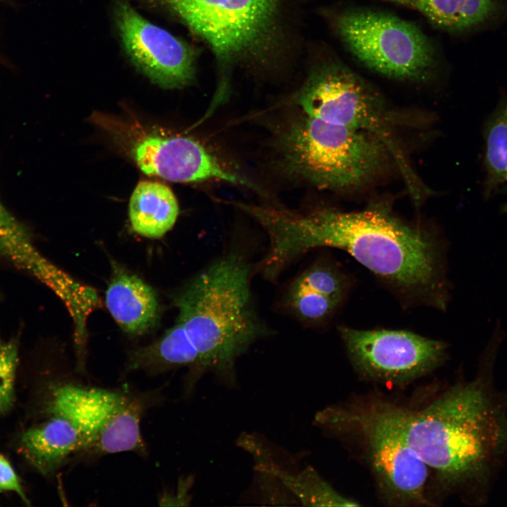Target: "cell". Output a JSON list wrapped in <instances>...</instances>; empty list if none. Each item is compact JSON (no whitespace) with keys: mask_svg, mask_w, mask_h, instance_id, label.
I'll list each match as a JSON object with an SVG mask.
<instances>
[{"mask_svg":"<svg viewBox=\"0 0 507 507\" xmlns=\"http://www.w3.org/2000/svg\"><path fill=\"white\" fill-rule=\"evenodd\" d=\"M256 219L269 246L263 256L281 273L295 259L321 247L343 250L402 295L444 310L447 286L439 242L384 206L360 211L323 208L297 211L262 206Z\"/></svg>","mask_w":507,"mask_h":507,"instance_id":"1","label":"cell"},{"mask_svg":"<svg viewBox=\"0 0 507 507\" xmlns=\"http://www.w3.org/2000/svg\"><path fill=\"white\" fill-rule=\"evenodd\" d=\"M498 346L490 340L484 370L474 380L456 384L419 411L396 406L408 442L439 483L472 494L479 504L507 456V393L494 389L492 365L487 372Z\"/></svg>","mask_w":507,"mask_h":507,"instance_id":"2","label":"cell"},{"mask_svg":"<svg viewBox=\"0 0 507 507\" xmlns=\"http://www.w3.org/2000/svg\"><path fill=\"white\" fill-rule=\"evenodd\" d=\"M255 264L230 247L188 280L173 296L178 320L194 344L201 372L230 375L237 359L271 331L251 289Z\"/></svg>","mask_w":507,"mask_h":507,"instance_id":"3","label":"cell"},{"mask_svg":"<svg viewBox=\"0 0 507 507\" xmlns=\"http://www.w3.org/2000/svg\"><path fill=\"white\" fill-rule=\"evenodd\" d=\"M139 1L174 17L212 49L218 77L206 119L227 101L236 66L264 65L279 47L280 0Z\"/></svg>","mask_w":507,"mask_h":507,"instance_id":"4","label":"cell"},{"mask_svg":"<svg viewBox=\"0 0 507 507\" xmlns=\"http://www.w3.org/2000/svg\"><path fill=\"white\" fill-rule=\"evenodd\" d=\"M279 150L286 168L322 189L361 186L391 154L376 137L306 114L281 134Z\"/></svg>","mask_w":507,"mask_h":507,"instance_id":"5","label":"cell"},{"mask_svg":"<svg viewBox=\"0 0 507 507\" xmlns=\"http://www.w3.org/2000/svg\"><path fill=\"white\" fill-rule=\"evenodd\" d=\"M316 421L344 428L361 439L382 495L399 505L427 503L429 468L410 445L396 415V406L374 402L350 409L327 408Z\"/></svg>","mask_w":507,"mask_h":507,"instance_id":"6","label":"cell"},{"mask_svg":"<svg viewBox=\"0 0 507 507\" xmlns=\"http://www.w3.org/2000/svg\"><path fill=\"white\" fill-rule=\"evenodd\" d=\"M334 28L350 53L369 69L404 81L427 80L437 65L432 42L414 23L368 8L340 13Z\"/></svg>","mask_w":507,"mask_h":507,"instance_id":"7","label":"cell"},{"mask_svg":"<svg viewBox=\"0 0 507 507\" xmlns=\"http://www.w3.org/2000/svg\"><path fill=\"white\" fill-rule=\"evenodd\" d=\"M292 102L308 115L378 138L413 187L415 175L395 139L392 118L381 96L346 65L329 61L316 67Z\"/></svg>","mask_w":507,"mask_h":507,"instance_id":"8","label":"cell"},{"mask_svg":"<svg viewBox=\"0 0 507 507\" xmlns=\"http://www.w3.org/2000/svg\"><path fill=\"white\" fill-rule=\"evenodd\" d=\"M130 118L95 112L89 120L108 133L144 173L177 182L219 180L259 190L250 180L225 168L196 140L152 130Z\"/></svg>","mask_w":507,"mask_h":507,"instance_id":"9","label":"cell"},{"mask_svg":"<svg viewBox=\"0 0 507 507\" xmlns=\"http://www.w3.org/2000/svg\"><path fill=\"white\" fill-rule=\"evenodd\" d=\"M146 400L119 391L65 383L52 387L46 410L61 412L77 423L86 439L83 454H145L140 421Z\"/></svg>","mask_w":507,"mask_h":507,"instance_id":"10","label":"cell"},{"mask_svg":"<svg viewBox=\"0 0 507 507\" xmlns=\"http://www.w3.org/2000/svg\"><path fill=\"white\" fill-rule=\"evenodd\" d=\"M355 369L374 381L401 384L426 375L446 359L447 344L403 330L339 327Z\"/></svg>","mask_w":507,"mask_h":507,"instance_id":"11","label":"cell"},{"mask_svg":"<svg viewBox=\"0 0 507 507\" xmlns=\"http://www.w3.org/2000/svg\"><path fill=\"white\" fill-rule=\"evenodd\" d=\"M113 16L125 54L151 82L164 89L192 82L194 47L144 18L127 0H115Z\"/></svg>","mask_w":507,"mask_h":507,"instance_id":"12","label":"cell"},{"mask_svg":"<svg viewBox=\"0 0 507 507\" xmlns=\"http://www.w3.org/2000/svg\"><path fill=\"white\" fill-rule=\"evenodd\" d=\"M349 288V277L337 264L328 259H317L287 284L280 306L304 326L318 327L335 315Z\"/></svg>","mask_w":507,"mask_h":507,"instance_id":"13","label":"cell"},{"mask_svg":"<svg viewBox=\"0 0 507 507\" xmlns=\"http://www.w3.org/2000/svg\"><path fill=\"white\" fill-rule=\"evenodd\" d=\"M49 418L25 430L20 438L21 451L40 473L50 475L71 456L83 454L84 434L77 423L58 411L46 410Z\"/></svg>","mask_w":507,"mask_h":507,"instance_id":"14","label":"cell"},{"mask_svg":"<svg viewBox=\"0 0 507 507\" xmlns=\"http://www.w3.org/2000/svg\"><path fill=\"white\" fill-rule=\"evenodd\" d=\"M112 274L106 291V306L119 327L131 337L146 334L160 318L155 290L140 277L111 263Z\"/></svg>","mask_w":507,"mask_h":507,"instance_id":"15","label":"cell"},{"mask_svg":"<svg viewBox=\"0 0 507 507\" xmlns=\"http://www.w3.org/2000/svg\"><path fill=\"white\" fill-rule=\"evenodd\" d=\"M126 366L151 374L181 367H189L192 375L202 373L199 354L178 320L154 342L131 351Z\"/></svg>","mask_w":507,"mask_h":507,"instance_id":"16","label":"cell"},{"mask_svg":"<svg viewBox=\"0 0 507 507\" xmlns=\"http://www.w3.org/2000/svg\"><path fill=\"white\" fill-rule=\"evenodd\" d=\"M179 215L177 201L172 190L158 182L142 181L134 188L129 203L133 230L144 237L159 238L175 225Z\"/></svg>","mask_w":507,"mask_h":507,"instance_id":"17","label":"cell"},{"mask_svg":"<svg viewBox=\"0 0 507 507\" xmlns=\"http://www.w3.org/2000/svg\"><path fill=\"white\" fill-rule=\"evenodd\" d=\"M501 6V0H414L413 8L434 25L461 32L489 21Z\"/></svg>","mask_w":507,"mask_h":507,"instance_id":"18","label":"cell"},{"mask_svg":"<svg viewBox=\"0 0 507 507\" xmlns=\"http://www.w3.org/2000/svg\"><path fill=\"white\" fill-rule=\"evenodd\" d=\"M483 184L484 196L490 197L507 186V96L502 99L487 119Z\"/></svg>","mask_w":507,"mask_h":507,"instance_id":"19","label":"cell"},{"mask_svg":"<svg viewBox=\"0 0 507 507\" xmlns=\"http://www.w3.org/2000/svg\"><path fill=\"white\" fill-rule=\"evenodd\" d=\"M275 475L305 506H357L360 503L337 492L311 468L292 475L271 467Z\"/></svg>","mask_w":507,"mask_h":507,"instance_id":"20","label":"cell"},{"mask_svg":"<svg viewBox=\"0 0 507 507\" xmlns=\"http://www.w3.org/2000/svg\"><path fill=\"white\" fill-rule=\"evenodd\" d=\"M35 251L28 229L0 201V257L14 265H21L32 258Z\"/></svg>","mask_w":507,"mask_h":507,"instance_id":"21","label":"cell"},{"mask_svg":"<svg viewBox=\"0 0 507 507\" xmlns=\"http://www.w3.org/2000/svg\"><path fill=\"white\" fill-rule=\"evenodd\" d=\"M18 353L16 340L0 339V414L6 413L13 406Z\"/></svg>","mask_w":507,"mask_h":507,"instance_id":"22","label":"cell"},{"mask_svg":"<svg viewBox=\"0 0 507 507\" xmlns=\"http://www.w3.org/2000/svg\"><path fill=\"white\" fill-rule=\"evenodd\" d=\"M0 490L13 492L17 494L25 502L28 503L16 472L9 461L1 453Z\"/></svg>","mask_w":507,"mask_h":507,"instance_id":"23","label":"cell"},{"mask_svg":"<svg viewBox=\"0 0 507 507\" xmlns=\"http://www.w3.org/2000/svg\"><path fill=\"white\" fill-rule=\"evenodd\" d=\"M387 1L413 8L414 0H387Z\"/></svg>","mask_w":507,"mask_h":507,"instance_id":"24","label":"cell"},{"mask_svg":"<svg viewBox=\"0 0 507 507\" xmlns=\"http://www.w3.org/2000/svg\"><path fill=\"white\" fill-rule=\"evenodd\" d=\"M502 191L505 192L506 195V200L504 202V204L502 207V210L504 213H507V186H505L502 188Z\"/></svg>","mask_w":507,"mask_h":507,"instance_id":"25","label":"cell"}]
</instances>
